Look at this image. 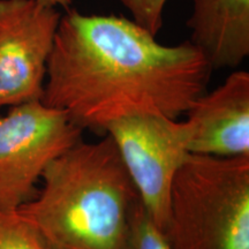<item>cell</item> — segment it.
Returning a JSON list of instances; mask_svg holds the SVG:
<instances>
[{"label": "cell", "instance_id": "obj_1", "mask_svg": "<svg viewBox=\"0 0 249 249\" xmlns=\"http://www.w3.org/2000/svg\"><path fill=\"white\" fill-rule=\"evenodd\" d=\"M114 15H61L40 102L81 129L103 132L121 118L186 114L207 91L213 68L189 40L161 45Z\"/></svg>", "mask_w": 249, "mask_h": 249}, {"label": "cell", "instance_id": "obj_2", "mask_svg": "<svg viewBox=\"0 0 249 249\" xmlns=\"http://www.w3.org/2000/svg\"><path fill=\"white\" fill-rule=\"evenodd\" d=\"M43 188L18 208L55 249H124L140 201L110 136L81 140L50 163Z\"/></svg>", "mask_w": 249, "mask_h": 249}, {"label": "cell", "instance_id": "obj_3", "mask_svg": "<svg viewBox=\"0 0 249 249\" xmlns=\"http://www.w3.org/2000/svg\"><path fill=\"white\" fill-rule=\"evenodd\" d=\"M164 233L173 249H249V157L189 155Z\"/></svg>", "mask_w": 249, "mask_h": 249}, {"label": "cell", "instance_id": "obj_4", "mask_svg": "<svg viewBox=\"0 0 249 249\" xmlns=\"http://www.w3.org/2000/svg\"><path fill=\"white\" fill-rule=\"evenodd\" d=\"M66 112L40 101L11 107L0 116V210H17L37 194L50 163L82 140Z\"/></svg>", "mask_w": 249, "mask_h": 249}, {"label": "cell", "instance_id": "obj_5", "mask_svg": "<svg viewBox=\"0 0 249 249\" xmlns=\"http://www.w3.org/2000/svg\"><path fill=\"white\" fill-rule=\"evenodd\" d=\"M105 134L113 140L142 205L164 232L173 181L191 155V126L187 120L144 113L114 121Z\"/></svg>", "mask_w": 249, "mask_h": 249}, {"label": "cell", "instance_id": "obj_6", "mask_svg": "<svg viewBox=\"0 0 249 249\" xmlns=\"http://www.w3.org/2000/svg\"><path fill=\"white\" fill-rule=\"evenodd\" d=\"M60 18L37 0H0V107L40 101Z\"/></svg>", "mask_w": 249, "mask_h": 249}, {"label": "cell", "instance_id": "obj_7", "mask_svg": "<svg viewBox=\"0 0 249 249\" xmlns=\"http://www.w3.org/2000/svg\"><path fill=\"white\" fill-rule=\"evenodd\" d=\"M191 155L249 157V73L235 71L186 112Z\"/></svg>", "mask_w": 249, "mask_h": 249}, {"label": "cell", "instance_id": "obj_8", "mask_svg": "<svg viewBox=\"0 0 249 249\" xmlns=\"http://www.w3.org/2000/svg\"><path fill=\"white\" fill-rule=\"evenodd\" d=\"M189 42L213 70L235 68L249 54V0H193Z\"/></svg>", "mask_w": 249, "mask_h": 249}, {"label": "cell", "instance_id": "obj_9", "mask_svg": "<svg viewBox=\"0 0 249 249\" xmlns=\"http://www.w3.org/2000/svg\"><path fill=\"white\" fill-rule=\"evenodd\" d=\"M0 249H55L35 224L17 210H0Z\"/></svg>", "mask_w": 249, "mask_h": 249}, {"label": "cell", "instance_id": "obj_10", "mask_svg": "<svg viewBox=\"0 0 249 249\" xmlns=\"http://www.w3.org/2000/svg\"><path fill=\"white\" fill-rule=\"evenodd\" d=\"M124 249H173L165 233L156 225L141 201L136 203L130 217Z\"/></svg>", "mask_w": 249, "mask_h": 249}, {"label": "cell", "instance_id": "obj_11", "mask_svg": "<svg viewBox=\"0 0 249 249\" xmlns=\"http://www.w3.org/2000/svg\"><path fill=\"white\" fill-rule=\"evenodd\" d=\"M134 22L156 36L163 27V11L167 0H120Z\"/></svg>", "mask_w": 249, "mask_h": 249}, {"label": "cell", "instance_id": "obj_12", "mask_svg": "<svg viewBox=\"0 0 249 249\" xmlns=\"http://www.w3.org/2000/svg\"><path fill=\"white\" fill-rule=\"evenodd\" d=\"M40 4L46 6H52V7H62L65 9L70 8V6L73 2V0H37Z\"/></svg>", "mask_w": 249, "mask_h": 249}]
</instances>
